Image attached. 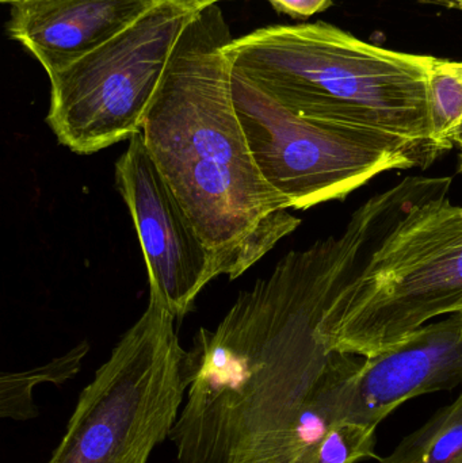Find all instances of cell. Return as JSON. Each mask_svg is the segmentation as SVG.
<instances>
[{
    "label": "cell",
    "mask_w": 462,
    "mask_h": 463,
    "mask_svg": "<svg viewBox=\"0 0 462 463\" xmlns=\"http://www.w3.org/2000/svg\"><path fill=\"white\" fill-rule=\"evenodd\" d=\"M376 247L360 222L290 250L186 353L176 463H319L363 356L331 350L325 313Z\"/></svg>",
    "instance_id": "cell-1"
},
{
    "label": "cell",
    "mask_w": 462,
    "mask_h": 463,
    "mask_svg": "<svg viewBox=\"0 0 462 463\" xmlns=\"http://www.w3.org/2000/svg\"><path fill=\"white\" fill-rule=\"evenodd\" d=\"M232 40L219 5L193 16L174 46L141 135L211 252L219 275L246 274L301 225L268 184L236 110Z\"/></svg>",
    "instance_id": "cell-2"
},
{
    "label": "cell",
    "mask_w": 462,
    "mask_h": 463,
    "mask_svg": "<svg viewBox=\"0 0 462 463\" xmlns=\"http://www.w3.org/2000/svg\"><path fill=\"white\" fill-rule=\"evenodd\" d=\"M233 72L300 118L399 138L431 162L436 57L366 43L334 24H274L225 45Z\"/></svg>",
    "instance_id": "cell-3"
},
{
    "label": "cell",
    "mask_w": 462,
    "mask_h": 463,
    "mask_svg": "<svg viewBox=\"0 0 462 463\" xmlns=\"http://www.w3.org/2000/svg\"><path fill=\"white\" fill-rule=\"evenodd\" d=\"M462 307V206L449 195L412 209L334 299L322 324L331 350L376 355Z\"/></svg>",
    "instance_id": "cell-4"
},
{
    "label": "cell",
    "mask_w": 462,
    "mask_h": 463,
    "mask_svg": "<svg viewBox=\"0 0 462 463\" xmlns=\"http://www.w3.org/2000/svg\"><path fill=\"white\" fill-rule=\"evenodd\" d=\"M175 320L149 294L143 315L79 394L46 463H149L170 440L187 386Z\"/></svg>",
    "instance_id": "cell-5"
},
{
    "label": "cell",
    "mask_w": 462,
    "mask_h": 463,
    "mask_svg": "<svg viewBox=\"0 0 462 463\" xmlns=\"http://www.w3.org/2000/svg\"><path fill=\"white\" fill-rule=\"evenodd\" d=\"M232 92L252 156L290 209L344 200L380 174L433 163L399 138L300 118L233 71Z\"/></svg>",
    "instance_id": "cell-6"
},
{
    "label": "cell",
    "mask_w": 462,
    "mask_h": 463,
    "mask_svg": "<svg viewBox=\"0 0 462 463\" xmlns=\"http://www.w3.org/2000/svg\"><path fill=\"white\" fill-rule=\"evenodd\" d=\"M192 18L160 3L113 40L49 75L46 122L59 143L92 155L140 133L174 46Z\"/></svg>",
    "instance_id": "cell-7"
},
{
    "label": "cell",
    "mask_w": 462,
    "mask_h": 463,
    "mask_svg": "<svg viewBox=\"0 0 462 463\" xmlns=\"http://www.w3.org/2000/svg\"><path fill=\"white\" fill-rule=\"evenodd\" d=\"M116 184L137 232L151 294L181 320L219 272L152 159L141 132L130 138L117 160Z\"/></svg>",
    "instance_id": "cell-8"
},
{
    "label": "cell",
    "mask_w": 462,
    "mask_h": 463,
    "mask_svg": "<svg viewBox=\"0 0 462 463\" xmlns=\"http://www.w3.org/2000/svg\"><path fill=\"white\" fill-rule=\"evenodd\" d=\"M462 385V310L422 326L363 358L352 381L346 420L377 427L415 397Z\"/></svg>",
    "instance_id": "cell-9"
},
{
    "label": "cell",
    "mask_w": 462,
    "mask_h": 463,
    "mask_svg": "<svg viewBox=\"0 0 462 463\" xmlns=\"http://www.w3.org/2000/svg\"><path fill=\"white\" fill-rule=\"evenodd\" d=\"M159 0H18L8 32L46 73L64 70L121 34Z\"/></svg>",
    "instance_id": "cell-10"
},
{
    "label": "cell",
    "mask_w": 462,
    "mask_h": 463,
    "mask_svg": "<svg viewBox=\"0 0 462 463\" xmlns=\"http://www.w3.org/2000/svg\"><path fill=\"white\" fill-rule=\"evenodd\" d=\"M90 351L89 342L79 343L67 354L42 366L26 372L3 373L0 377V418L3 420L29 421L38 418L34 391L40 385H62L79 374Z\"/></svg>",
    "instance_id": "cell-11"
},
{
    "label": "cell",
    "mask_w": 462,
    "mask_h": 463,
    "mask_svg": "<svg viewBox=\"0 0 462 463\" xmlns=\"http://www.w3.org/2000/svg\"><path fill=\"white\" fill-rule=\"evenodd\" d=\"M382 463H462V393L407 435Z\"/></svg>",
    "instance_id": "cell-12"
},
{
    "label": "cell",
    "mask_w": 462,
    "mask_h": 463,
    "mask_svg": "<svg viewBox=\"0 0 462 463\" xmlns=\"http://www.w3.org/2000/svg\"><path fill=\"white\" fill-rule=\"evenodd\" d=\"M429 108L434 140L442 151L455 146L462 124V79L437 59L429 83Z\"/></svg>",
    "instance_id": "cell-13"
},
{
    "label": "cell",
    "mask_w": 462,
    "mask_h": 463,
    "mask_svg": "<svg viewBox=\"0 0 462 463\" xmlns=\"http://www.w3.org/2000/svg\"><path fill=\"white\" fill-rule=\"evenodd\" d=\"M278 13L292 18H309L333 5V0H268Z\"/></svg>",
    "instance_id": "cell-14"
},
{
    "label": "cell",
    "mask_w": 462,
    "mask_h": 463,
    "mask_svg": "<svg viewBox=\"0 0 462 463\" xmlns=\"http://www.w3.org/2000/svg\"><path fill=\"white\" fill-rule=\"evenodd\" d=\"M159 2L178 8L187 15L195 16L213 5H219V3L224 0H159Z\"/></svg>",
    "instance_id": "cell-15"
},
{
    "label": "cell",
    "mask_w": 462,
    "mask_h": 463,
    "mask_svg": "<svg viewBox=\"0 0 462 463\" xmlns=\"http://www.w3.org/2000/svg\"><path fill=\"white\" fill-rule=\"evenodd\" d=\"M420 5H434V7L447 8V10L461 11L462 0H415Z\"/></svg>",
    "instance_id": "cell-16"
},
{
    "label": "cell",
    "mask_w": 462,
    "mask_h": 463,
    "mask_svg": "<svg viewBox=\"0 0 462 463\" xmlns=\"http://www.w3.org/2000/svg\"><path fill=\"white\" fill-rule=\"evenodd\" d=\"M445 65H447L448 70L452 71L456 75L460 76L462 79V62L460 61H447L444 60Z\"/></svg>",
    "instance_id": "cell-17"
},
{
    "label": "cell",
    "mask_w": 462,
    "mask_h": 463,
    "mask_svg": "<svg viewBox=\"0 0 462 463\" xmlns=\"http://www.w3.org/2000/svg\"><path fill=\"white\" fill-rule=\"evenodd\" d=\"M455 144H457V146H460V148H462V124L460 129H458L457 135H456Z\"/></svg>",
    "instance_id": "cell-18"
},
{
    "label": "cell",
    "mask_w": 462,
    "mask_h": 463,
    "mask_svg": "<svg viewBox=\"0 0 462 463\" xmlns=\"http://www.w3.org/2000/svg\"><path fill=\"white\" fill-rule=\"evenodd\" d=\"M3 3H8V5H13V3L18 2V0H2Z\"/></svg>",
    "instance_id": "cell-19"
},
{
    "label": "cell",
    "mask_w": 462,
    "mask_h": 463,
    "mask_svg": "<svg viewBox=\"0 0 462 463\" xmlns=\"http://www.w3.org/2000/svg\"><path fill=\"white\" fill-rule=\"evenodd\" d=\"M460 171H462V148H461V154H460Z\"/></svg>",
    "instance_id": "cell-20"
},
{
    "label": "cell",
    "mask_w": 462,
    "mask_h": 463,
    "mask_svg": "<svg viewBox=\"0 0 462 463\" xmlns=\"http://www.w3.org/2000/svg\"><path fill=\"white\" fill-rule=\"evenodd\" d=\"M461 310H462V307H461Z\"/></svg>",
    "instance_id": "cell-21"
}]
</instances>
